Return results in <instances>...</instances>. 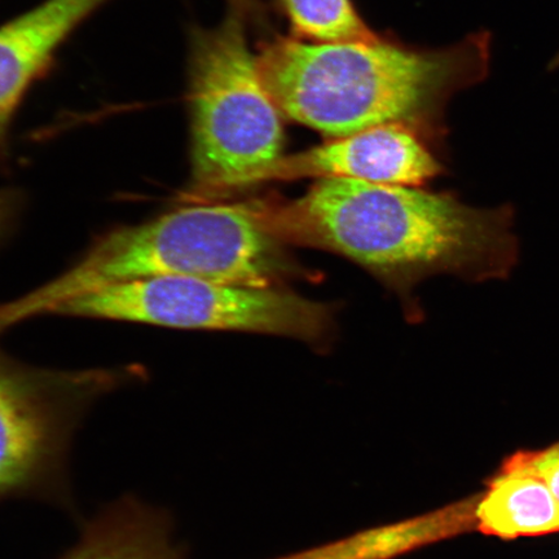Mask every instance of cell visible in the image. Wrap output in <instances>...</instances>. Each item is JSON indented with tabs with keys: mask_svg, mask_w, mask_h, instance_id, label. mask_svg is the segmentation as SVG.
<instances>
[{
	"mask_svg": "<svg viewBox=\"0 0 559 559\" xmlns=\"http://www.w3.org/2000/svg\"><path fill=\"white\" fill-rule=\"evenodd\" d=\"M258 222L285 247L331 251L409 300L437 275L507 278L519 260L509 206L465 205L419 187L320 179L293 200H249Z\"/></svg>",
	"mask_w": 559,
	"mask_h": 559,
	"instance_id": "cell-1",
	"label": "cell"
},
{
	"mask_svg": "<svg viewBox=\"0 0 559 559\" xmlns=\"http://www.w3.org/2000/svg\"><path fill=\"white\" fill-rule=\"evenodd\" d=\"M489 60L488 32L439 50L380 37L338 44L277 38L258 55L283 116L330 138L386 124L438 135L451 97L484 81Z\"/></svg>",
	"mask_w": 559,
	"mask_h": 559,
	"instance_id": "cell-2",
	"label": "cell"
},
{
	"mask_svg": "<svg viewBox=\"0 0 559 559\" xmlns=\"http://www.w3.org/2000/svg\"><path fill=\"white\" fill-rule=\"evenodd\" d=\"M305 270L258 222L249 201L190 204L110 230L40 288L0 305V335L108 286L159 277L283 288Z\"/></svg>",
	"mask_w": 559,
	"mask_h": 559,
	"instance_id": "cell-3",
	"label": "cell"
},
{
	"mask_svg": "<svg viewBox=\"0 0 559 559\" xmlns=\"http://www.w3.org/2000/svg\"><path fill=\"white\" fill-rule=\"evenodd\" d=\"M191 179L179 201L212 204L249 191L282 158V110L263 81L239 12L191 39Z\"/></svg>",
	"mask_w": 559,
	"mask_h": 559,
	"instance_id": "cell-4",
	"label": "cell"
},
{
	"mask_svg": "<svg viewBox=\"0 0 559 559\" xmlns=\"http://www.w3.org/2000/svg\"><path fill=\"white\" fill-rule=\"evenodd\" d=\"M55 313L188 331L247 332L324 345L334 330L331 305L284 288L159 277L108 286L70 300Z\"/></svg>",
	"mask_w": 559,
	"mask_h": 559,
	"instance_id": "cell-5",
	"label": "cell"
},
{
	"mask_svg": "<svg viewBox=\"0 0 559 559\" xmlns=\"http://www.w3.org/2000/svg\"><path fill=\"white\" fill-rule=\"evenodd\" d=\"M100 377L34 372L0 360V501L31 499L74 512L69 459Z\"/></svg>",
	"mask_w": 559,
	"mask_h": 559,
	"instance_id": "cell-6",
	"label": "cell"
},
{
	"mask_svg": "<svg viewBox=\"0 0 559 559\" xmlns=\"http://www.w3.org/2000/svg\"><path fill=\"white\" fill-rule=\"evenodd\" d=\"M443 173L424 136L403 124H386L331 138L310 150L283 156L257 180L353 179L368 183L421 187Z\"/></svg>",
	"mask_w": 559,
	"mask_h": 559,
	"instance_id": "cell-7",
	"label": "cell"
},
{
	"mask_svg": "<svg viewBox=\"0 0 559 559\" xmlns=\"http://www.w3.org/2000/svg\"><path fill=\"white\" fill-rule=\"evenodd\" d=\"M109 0H45L0 26V145L27 88L70 34Z\"/></svg>",
	"mask_w": 559,
	"mask_h": 559,
	"instance_id": "cell-8",
	"label": "cell"
},
{
	"mask_svg": "<svg viewBox=\"0 0 559 559\" xmlns=\"http://www.w3.org/2000/svg\"><path fill=\"white\" fill-rule=\"evenodd\" d=\"M474 528L502 540L559 533L554 492L521 452L512 454L474 496Z\"/></svg>",
	"mask_w": 559,
	"mask_h": 559,
	"instance_id": "cell-9",
	"label": "cell"
},
{
	"mask_svg": "<svg viewBox=\"0 0 559 559\" xmlns=\"http://www.w3.org/2000/svg\"><path fill=\"white\" fill-rule=\"evenodd\" d=\"M474 528V496L274 559H400Z\"/></svg>",
	"mask_w": 559,
	"mask_h": 559,
	"instance_id": "cell-10",
	"label": "cell"
},
{
	"mask_svg": "<svg viewBox=\"0 0 559 559\" xmlns=\"http://www.w3.org/2000/svg\"><path fill=\"white\" fill-rule=\"evenodd\" d=\"M297 39L312 44L379 38L352 0H278Z\"/></svg>",
	"mask_w": 559,
	"mask_h": 559,
	"instance_id": "cell-11",
	"label": "cell"
},
{
	"mask_svg": "<svg viewBox=\"0 0 559 559\" xmlns=\"http://www.w3.org/2000/svg\"><path fill=\"white\" fill-rule=\"evenodd\" d=\"M531 469L539 474L559 504V442L540 451L521 452Z\"/></svg>",
	"mask_w": 559,
	"mask_h": 559,
	"instance_id": "cell-12",
	"label": "cell"
},
{
	"mask_svg": "<svg viewBox=\"0 0 559 559\" xmlns=\"http://www.w3.org/2000/svg\"><path fill=\"white\" fill-rule=\"evenodd\" d=\"M559 68V52L555 56V59L550 61L549 69L555 70Z\"/></svg>",
	"mask_w": 559,
	"mask_h": 559,
	"instance_id": "cell-13",
	"label": "cell"
},
{
	"mask_svg": "<svg viewBox=\"0 0 559 559\" xmlns=\"http://www.w3.org/2000/svg\"><path fill=\"white\" fill-rule=\"evenodd\" d=\"M5 212V202L3 198H0V222H2Z\"/></svg>",
	"mask_w": 559,
	"mask_h": 559,
	"instance_id": "cell-14",
	"label": "cell"
},
{
	"mask_svg": "<svg viewBox=\"0 0 559 559\" xmlns=\"http://www.w3.org/2000/svg\"><path fill=\"white\" fill-rule=\"evenodd\" d=\"M237 2H239V0H237ZM242 2H247V0H240V4H241Z\"/></svg>",
	"mask_w": 559,
	"mask_h": 559,
	"instance_id": "cell-15",
	"label": "cell"
}]
</instances>
